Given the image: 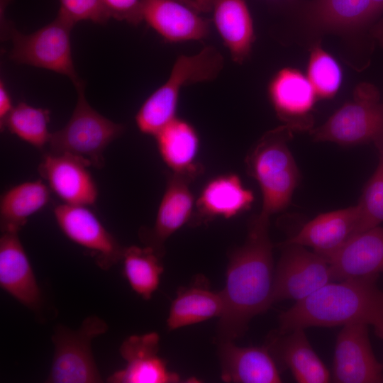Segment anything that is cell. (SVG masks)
<instances>
[{"label":"cell","instance_id":"cell-17","mask_svg":"<svg viewBox=\"0 0 383 383\" xmlns=\"http://www.w3.org/2000/svg\"><path fill=\"white\" fill-rule=\"evenodd\" d=\"M325 258L333 281L377 277L383 272V228L376 226L351 236Z\"/></svg>","mask_w":383,"mask_h":383},{"label":"cell","instance_id":"cell-21","mask_svg":"<svg viewBox=\"0 0 383 383\" xmlns=\"http://www.w3.org/2000/svg\"><path fill=\"white\" fill-rule=\"evenodd\" d=\"M378 17L371 0H313L305 13L308 26L321 33L361 31Z\"/></svg>","mask_w":383,"mask_h":383},{"label":"cell","instance_id":"cell-27","mask_svg":"<svg viewBox=\"0 0 383 383\" xmlns=\"http://www.w3.org/2000/svg\"><path fill=\"white\" fill-rule=\"evenodd\" d=\"M224 309L221 293L214 292L202 284L179 290L173 300L167 325L169 330L203 322L213 317H221Z\"/></svg>","mask_w":383,"mask_h":383},{"label":"cell","instance_id":"cell-6","mask_svg":"<svg viewBox=\"0 0 383 383\" xmlns=\"http://www.w3.org/2000/svg\"><path fill=\"white\" fill-rule=\"evenodd\" d=\"M75 88V108L67 124L51 133L48 144L49 152L77 155L88 160L91 166L102 168L105 149L122 135L124 126L102 116L90 106L84 94V82Z\"/></svg>","mask_w":383,"mask_h":383},{"label":"cell","instance_id":"cell-30","mask_svg":"<svg viewBox=\"0 0 383 383\" xmlns=\"http://www.w3.org/2000/svg\"><path fill=\"white\" fill-rule=\"evenodd\" d=\"M306 75L318 99L333 98L341 87L342 68L337 60L323 49L320 40L310 48Z\"/></svg>","mask_w":383,"mask_h":383},{"label":"cell","instance_id":"cell-5","mask_svg":"<svg viewBox=\"0 0 383 383\" xmlns=\"http://www.w3.org/2000/svg\"><path fill=\"white\" fill-rule=\"evenodd\" d=\"M313 140L344 146L372 142L383 146V102L379 90L367 82L358 84L352 101L345 103L321 126L309 131Z\"/></svg>","mask_w":383,"mask_h":383},{"label":"cell","instance_id":"cell-10","mask_svg":"<svg viewBox=\"0 0 383 383\" xmlns=\"http://www.w3.org/2000/svg\"><path fill=\"white\" fill-rule=\"evenodd\" d=\"M53 212L65 235L87 249L99 267L106 270L121 260L125 247L107 231L88 206L62 204L55 206Z\"/></svg>","mask_w":383,"mask_h":383},{"label":"cell","instance_id":"cell-8","mask_svg":"<svg viewBox=\"0 0 383 383\" xmlns=\"http://www.w3.org/2000/svg\"><path fill=\"white\" fill-rule=\"evenodd\" d=\"M108 330L106 322L96 316L86 318L80 327L72 330L60 325L54 332V356L47 382H103L94 361L91 341Z\"/></svg>","mask_w":383,"mask_h":383},{"label":"cell","instance_id":"cell-1","mask_svg":"<svg viewBox=\"0 0 383 383\" xmlns=\"http://www.w3.org/2000/svg\"><path fill=\"white\" fill-rule=\"evenodd\" d=\"M269 220L251 218L244 244L231 252L226 287L221 291L224 309L219 318V342L243 335L255 316L273 304L274 265Z\"/></svg>","mask_w":383,"mask_h":383},{"label":"cell","instance_id":"cell-16","mask_svg":"<svg viewBox=\"0 0 383 383\" xmlns=\"http://www.w3.org/2000/svg\"><path fill=\"white\" fill-rule=\"evenodd\" d=\"M158 333L151 332L131 335L121 344L120 353L126 367L107 379L110 383H176L179 376L170 372L165 361L159 356Z\"/></svg>","mask_w":383,"mask_h":383},{"label":"cell","instance_id":"cell-23","mask_svg":"<svg viewBox=\"0 0 383 383\" xmlns=\"http://www.w3.org/2000/svg\"><path fill=\"white\" fill-rule=\"evenodd\" d=\"M357 218V205L321 213L284 243L312 248L326 257L353 235Z\"/></svg>","mask_w":383,"mask_h":383},{"label":"cell","instance_id":"cell-25","mask_svg":"<svg viewBox=\"0 0 383 383\" xmlns=\"http://www.w3.org/2000/svg\"><path fill=\"white\" fill-rule=\"evenodd\" d=\"M268 346L292 372L299 383H326L331 374L309 343L304 328L272 339Z\"/></svg>","mask_w":383,"mask_h":383},{"label":"cell","instance_id":"cell-36","mask_svg":"<svg viewBox=\"0 0 383 383\" xmlns=\"http://www.w3.org/2000/svg\"><path fill=\"white\" fill-rule=\"evenodd\" d=\"M374 8L379 16V15L383 12V0H372Z\"/></svg>","mask_w":383,"mask_h":383},{"label":"cell","instance_id":"cell-3","mask_svg":"<svg viewBox=\"0 0 383 383\" xmlns=\"http://www.w3.org/2000/svg\"><path fill=\"white\" fill-rule=\"evenodd\" d=\"M293 132L286 125L266 132L245 157L247 173L262 192V218L270 219L287 209L299 184L300 172L287 145Z\"/></svg>","mask_w":383,"mask_h":383},{"label":"cell","instance_id":"cell-12","mask_svg":"<svg viewBox=\"0 0 383 383\" xmlns=\"http://www.w3.org/2000/svg\"><path fill=\"white\" fill-rule=\"evenodd\" d=\"M267 93L277 117L294 131L311 130L312 111L318 98L306 74L286 67L270 79Z\"/></svg>","mask_w":383,"mask_h":383},{"label":"cell","instance_id":"cell-7","mask_svg":"<svg viewBox=\"0 0 383 383\" xmlns=\"http://www.w3.org/2000/svg\"><path fill=\"white\" fill-rule=\"evenodd\" d=\"M74 25L60 13L52 22L30 34H23L7 25L5 28L13 44L9 58L65 75L78 86L84 82L76 72L72 56L70 33Z\"/></svg>","mask_w":383,"mask_h":383},{"label":"cell","instance_id":"cell-9","mask_svg":"<svg viewBox=\"0 0 383 383\" xmlns=\"http://www.w3.org/2000/svg\"><path fill=\"white\" fill-rule=\"evenodd\" d=\"M282 252L274 270L272 301H300L333 282L328 260L297 244H281Z\"/></svg>","mask_w":383,"mask_h":383},{"label":"cell","instance_id":"cell-34","mask_svg":"<svg viewBox=\"0 0 383 383\" xmlns=\"http://www.w3.org/2000/svg\"><path fill=\"white\" fill-rule=\"evenodd\" d=\"M11 97L7 90L4 82H0V128L2 131L4 123L13 109Z\"/></svg>","mask_w":383,"mask_h":383},{"label":"cell","instance_id":"cell-35","mask_svg":"<svg viewBox=\"0 0 383 383\" xmlns=\"http://www.w3.org/2000/svg\"><path fill=\"white\" fill-rule=\"evenodd\" d=\"M370 33L383 46V19L378 21L371 28Z\"/></svg>","mask_w":383,"mask_h":383},{"label":"cell","instance_id":"cell-2","mask_svg":"<svg viewBox=\"0 0 383 383\" xmlns=\"http://www.w3.org/2000/svg\"><path fill=\"white\" fill-rule=\"evenodd\" d=\"M376 278L328 282L280 313L277 335L296 328L360 323L372 326L383 338V291L377 287Z\"/></svg>","mask_w":383,"mask_h":383},{"label":"cell","instance_id":"cell-22","mask_svg":"<svg viewBox=\"0 0 383 383\" xmlns=\"http://www.w3.org/2000/svg\"><path fill=\"white\" fill-rule=\"evenodd\" d=\"M221 378L226 382L279 383L282 382L268 347H240L233 341L219 342Z\"/></svg>","mask_w":383,"mask_h":383},{"label":"cell","instance_id":"cell-29","mask_svg":"<svg viewBox=\"0 0 383 383\" xmlns=\"http://www.w3.org/2000/svg\"><path fill=\"white\" fill-rule=\"evenodd\" d=\"M50 113L48 109L18 102L6 118L2 130L7 128L23 141L43 149L51 135L48 129Z\"/></svg>","mask_w":383,"mask_h":383},{"label":"cell","instance_id":"cell-14","mask_svg":"<svg viewBox=\"0 0 383 383\" xmlns=\"http://www.w3.org/2000/svg\"><path fill=\"white\" fill-rule=\"evenodd\" d=\"M203 14L194 0H142V21L172 43L206 38L210 21Z\"/></svg>","mask_w":383,"mask_h":383},{"label":"cell","instance_id":"cell-33","mask_svg":"<svg viewBox=\"0 0 383 383\" xmlns=\"http://www.w3.org/2000/svg\"><path fill=\"white\" fill-rule=\"evenodd\" d=\"M109 16L136 26L141 23L142 0H101Z\"/></svg>","mask_w":383,"mask_h":383},{"label":"cell","instance_id":"cell-19","mask_svg":"<svg viewBox=\"0 0 383 383\" xmlns=\"http://www.w3.org/2000/svg\"><path fill=\"white\" fill-rule=\"evenodd\" d=\"M18 233L0 238V286L23 306L38 310L42 294Z\"/></svg>","mask_w":383,"mask_h":383},{"label":"cell","instance_id":"cell-32","mask_svg":"<svg viewBox=\"0 0 383 383\" xmlns=\"http://www.w3.org/2000/svg\"><path fill=\"white\" fill-rule=\"evenodd\" d=\"M59 13L74 24L81 21H90L105 24L110 17L101 0H59Z\"/></svg>","mask_w":383,"mask_h":383},{"label":"cell","instance_id":"cell-24","mask_svg":"<svg viewBox=\"0 0 383 383\" xmlns=\"http://www.w3.org/2000/svg\"><path fill=\"white\" fill-rule=\"evenodd\" d=\"M154 137L162 160L172 172L191 181L203 172L197 160L199 137L190 123L177 116Z\"/></svg>","mask_w":383,"mask_h":383},{"label":"cell","instance_id":"cell-13","mask_svg":"<svg viewBox=\"0 0 383 383\" xmlns=\"http://www.w3.org/2000/svg\"><path fill=\"white\" fill-rule=\"evenodd\" d=\"M86 159L69 153L43 155L38 167L40 175L64 204L92 206L98 197L96 182Z\"/></svg>","mask_w":383,"mask_h":383},{"label":"cell","instance_id":"cell-28","mask_svg":"<svg viewBox=\"0 0 383 383\" xmlns=\"http://www.w3.org/2000/svg\"><path fill=\"white\" fill-rule=\"evenodd\" d=\"M160 256L150 246L125 247L121 260L123 272L132 289L145 300L157 290L164 268Z\"/></svg>","mask_w":383,"mask_h":383},{"label":"cell","instance_id":"cell-11","mask_svg":"<svg viewBox=\"0 0 383 383\" xmlns=\"http://www.w3.org/2000/svg\"><path fill=\"white\" fill-rule=\"evenodd\" d=\"M368 325L343 326L335 343L333 380L338 383L383 382V365L375 358Z\"/></svg>","mask_w":383,"mask_h":383},{"label":"cell","instance_id":"cell-20","mask_svg":"<svg viewBox=\"0 0 383 383\" xmlns=\"http://www.w3.org/2000/svg\"><path fill=\"white\" fill-rule=\"evenodd\" d=\"M254 199L252 191L245 187L236 174L216 176L204 186L191 221L201 224L218 217H235L248 210Z\"/></svg>","mask_w":383,"mask_h":383},{"label":"cell","instance_id":"cell-26","mask_svg":"<svg viewBox=\"0 0 383 383\" xmlns=\"http://www.w3.org/2000/svg\"><path fill=\"white\" fill-rule=\"evenodd\" d=\"M50 199V189L40 179L9 189L0 199L1 233H18L28 218L44 208Z\"/></svg>","mask_w":383,"mask_h":383},{"label":"cell","instance_id":"cell-15","mask_svg":"<svg viewBox=\"0 0 383 383\" xmlns=\"http://www.w3.org/2000/svg\"><path fill=\"white\" fill-rule=\"evenodd\" d=\"M191 182L189 178L182 174L169 172L155 224L150 229L144 228L140 231L142 241L162 257L165 241L192 220L194 196L189 187Z\"/></svg>","mask_w":383,"mask_h":383},{"label":"cell","instance_id":"cell-18","mask_svg":"<svg viewBox=\"0 0 383 383\" xmlns=\"http://www.w3.org/2000/svg\"><path fill=\"white\" fill-rule=\"evenodd\" d=\"M203 13H209L232 60L243 64L250 55L255 34L245 0H194Z\"/></svg>","mask_w":383,"mask_h":383},{"label":"cell","instance_id":"cell-4","mask_svg":"<svg viewBox=\"0 0 383 383\" xmlns=\"http://www.w3.org/2000/svg\"><path fill=\"white\" fill-rule=\"evenodd\" d=\"M223 65V56L213 46H206L195 55H179L167 80L146 99L137 112L135 119L139 131L155 136L177 117L182 89L216 79Z\"/></svg>","mask_w":383,"mask_h":383},{"label":"cell","instance_id":"cell-31","mask_svg":"<svg viewBox=\"0 0 383 383\" xmlns=\"http://www.w3.org/2000/svg\"><path fill=\"white\" fill-rule=\"evenodd\" d=\"M378 165L367 181L357 206L358 218L353 235L383 223V146L378 148ZM352 235V236H353Z\"/></svg>","mask_w":383,"mask_h":383}]
</instances>
